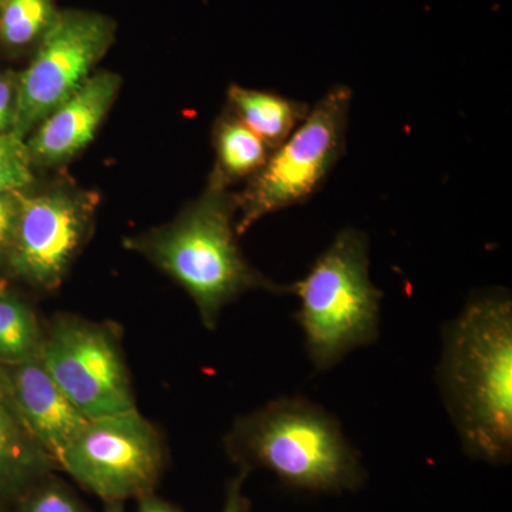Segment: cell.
Returning a JSON list of instances; mask_svg holds the SVG:
<instances>
[{
	"instance_id": "obj_1",
	"label": "cell",
	"mask_w": 512,
	"mask_h": 512,
	"mask_svg": "<svg viewBox=\"0 0 512 512\" xmlns=\"http://www.w3.org/2000/svg\"><path fill=\"white\" fill-rule=\"evenodd\" d=\"M439 384L467 456L512 454V302L503 289L473 296L443 333Z\"/></svg>"
},
{
	"instance_id": "obj_2",
	"label": "cell",
	"mask_w": 512,
	"mask_h": 512,
	"mask_svg": "<svg viewBox=\"0 0 512 512\" xmlns=\"http://www.w3.org/2000/svg\"><path fill=\"white\" fill-rule=\"evenodd\" d=\"M235 215V195L210 183L170 225L127 241L128 248L146 255L191 296L202 325L210 330L222 309L244 293L291 292V286L272 282L248 264L238 247Z\"/></svg>"
},
{
	"instance_id": "obj_3",
	"label": "cell",
	"mask_w": 512,
	"mask_h": 512,
	"mask_svg": "<svg viewBox=\"0 0 512 512\" xmlns=\"http://www.w3.org/2000/svg\"><path fill=\"white\" fill-rule=\"evenodd\" d=\"M225 448L244 470L265 468L299 490L342 493L356 490L365 477L339 421L302 397H281L241 417Z\"/></svg>"
},
{
	"instance_id": "obj_4",
	"label": "cell",
	"mask_w": 512,
	"mask_h": 512,
	"mask_svg": "<svg viewBox=\"0 0 512 512\" xmlns=\"http://www.w3.org/2000/svg\"><path fill=\"white\" fill-rule=\"evenodd\" d=\"M369 239L345 228L291 286L301 301L295 318L313 366L328 370L379 338L383 293L369 276Z\"/></svg>"
},
{
	"instance_id": "obj_5",
	"label": "cell",
	"mask_w": 512,
	"mask_h": 512,
	"mask_svg": "<svg viewBox=\"0 0 512 512\" xmlns=\"http://www.w3.org/2000/svg\"><path fill=\"white\" fill-rule=\"evenodd\" d=\"M350 104L348 86L332 87L288 140L272 151L247 188L235 195L238 235L266 215L301 204L318 190L345 153Z\"/></svg>"
},
{
	"instance_id": "obj_6",
	"label": "cell",
	"mask_w": 512,
	"mask_h": 512,
	"mask_svg": "<svg viewBox=\"0 0 512 512\" xmlns=\"http://www.w3.org/2000/svg\"><path fill=\"white\" fill-rule=\"evenodd\" d=\"M167 461L163 437L137 409L87 421L57 467L104 504L156 491Z\"/></svg>"
},
{
	"instance_id": "obj_7",
	"label": "cell",
	"mask_w": 512,
	"mask_h": 512,
	"mask_svg": "<svg viewBox=\"0 0 512 512\" xmlns=\"http://www.w3.org/2000/svg\"><path fill=\"white\" fill-rule=\"evenodd\" d=\"M116 22L92 10H59L16 83L10 133L22 140L93 74L116 39Z\"/></svg>"
},
{
	"instance_id": "obj_8",
	"label": "cell",
	"mask_w": 512,
	"mask_h": 512,
	"mask_svg": "<svg viewBox=\"0 0 512 512\" xmlns=\"http://www.w3.org/2000/svg\"><path fill=\"white\" fill-rule=\"evenodd\" d=\"M40 362L89 420L137 409L114 326L60 315L45 332Z\"/></svg>"
},
{
	"instance_id": "obj_9",
	"label": "cell",
	"mask_w": 512,
	"mask_h": 512,
	"mask_svg": "<svg viewBox=\"0 0 512 512\" xmlns=\"http://www.w3.org/2000/svg\"><path fill=\"white\" fill-rule=\"evenodd\" d=\"M96 205V197L83 192H20L8 258L13 274L43 291L59 288L89 238Z\"/></svg>"
},
{
	"instance_id": "obj_10",
	"label": "cell",
	"mask_w": 512,
	"mask_h": 512,
	"mask_svg": "<svg viewBox=\"0 0 512 512\" xmlns=\"http://www.w3.org/2000/svg\"><path fill=\"white\" fill-rule=\"evenodd\" d=\"M120 86L119 74H92L36 128L26 143L32 164L64 163L89 146L113 106Z\"/></svg>"
},
{
	"instance_id": "obj_11",
	"label": "cell",
	"mask_w": 512,
	"mask_h": 512,
	"mask_svg": "<svg viewBox=\"0 0 512 512\" xmlns=\"http://www.w3.org/2000/svg\"><path fill=\"white\" fill-rule=\"evenodd\" d=\"M6 373L20 417L57 464L64 448L89 419L57 386L39 357L19 365L6 366Z\"/></svg>"
},
{
	"instance_id": "obj_12",
	"label": "cell",
	"mask_w": 512,
	"mask_h": 512,
	"mask_svg": "<svg viewBox=\"0 0 512 512\" xmlns=\"http://www.w3.org/2000/svg\"><path fill=\"white\" fill-rule=\"evenodd\" d=\"M57 464L33 437L12 393L0 390V505L12 507L30 488L52 476Z\"/></svg>"
},
{
	"instance_id": "obj_13",
	"label": "cell",
	"mask_w": 512,
	"mask_h": 512,
	"mask_svg": "<svg viewBox=\"0 0 512 512\" xmlns=\"http://www.w3.org/2000/svg\"><path fill=\"white\" fill-rule=\"evenodd\" d=\"M228 101L231 113L254 131L271 151L282 146L311 111L302 101L238 84L229 87Z\"/></svg>"
},
{
	"instance_id": "obj_14",
	"label": "cell",
	"mask_w": 512,
	"mask_h": 512,
	"mask_svg": "<svg viewBox=\"0 0 512 512\" xmlns=\"http://www.w3.org/2000/svg\"><path fill=\"white\" fill-rule=\"evenodd\" d=\"M214 141L217 167L211 183L224 188L242 178L254 177L272 153L264 141L234 114H228L218 121Z\"/></svg>"
},
{
	"instance_id": "obj_15",
	"label": "cell",
	"mask_w": 512,
	"mask_h": 512,
	"mask_svg": "<svg viewBox=\"0 0 512 512\" xmlns=\"http://www.w3.org/2000/svg\"><path fill=\"white\" fill-rule=\"evenodd\" d=\"M45 330L22 299L0 291V365L13 366L37 359Z\"/></svg>"
},
{
	"instance_id": "obj_16",
	"label": "cell",
	"mask_w": 512,
	"mask_h": 512,
	"mask_svg": "<svg viewBox=\"0 0 512 512\" xmlns=\"http://www.w3.org/2000/svg\"><path fill=\"white\" fill-rule=\"evenodd\" d=\"M57 13L55 0H5L0 8V40L10 47L39 43Z\"/></svg>"
},
{
	"instance_id": "obj_17",
	"label": "cell",
	"mask_w": 512,
	"mask_h": 512,
	"mask_svg": "<svg viewBox=\"0 0 512 512\" xmlns=\"http://www.w3.org/2000/svg\"><path fill=\"white\" fill-rule=\"evenodd\" d=\"M32 183V160L26 140L10 131L0 134V195L22 192Z\"/></svg>"
},
{
	"instance_id": "obj_18",
	"label": "cell",
	"mask_w": 512,
	"mask_h": 512,
	"mask_svg": "<svg viewBox=\"0 0 512 512\" xmlns=\"http://www.w3.org/2000/svg\"><path fill=\"white\" fill-rule=\"evenodd\" d=\"M16 508V512H89L79 498L53 476L30 488Z\"/></svg>"
},
{
	"instance_id": "obj_19",
	"label": "cell",
	"mask_w": 512,
	"mask_h": 512,
	"mask_svg": "<svg viewBox=\"0 0 512 512\" xmlns=\"http://www.w3.org/2000/svg\"><path fill=\"white\" fill-rule=\"evenodd\" d=\"M19 194L0 195V264L8 262L19 215Z\"/></svg>"
},
{
	"instance_id": "obj_20",
	"label": "cell",
	"mask_w": 512,
	"mask_h": 512,
	"mask_svg": "<svg viewBox=\"0 0 512 512\" xmlns=\"http://www.w3.org/2000/svg\"><path fill=\"white\" fill-rule=\"evenodd\" d=\"M16 83L18 80L15 82L9 76L0 74V134L8 133L12 128L16 107Z\"/></svg>"
},
{
	"instance_id": "obj_21",
	"label": "cell",
	"mask_w": 512,
	"mask_h": 512,
	"mask_svg": "<svg viewBox=\"0 0 512 512\" xmlns=\"http://www.w3.org/2000/svg\"><path fill=\"white\" fill-rule=\"evenodd\" d=\"M249 471L241 468L237 477L232 478L228 483L227 495H225L224 508L222 512H248L249 501L242 493L244 481L247 480Z\"/></svg>"
},
{
	"instance_id": "obj_22",
	"label": "cell",
	"mask_w": 512,
	"mask_h": 512,
	"mask_svg": "<svg viewBox=\"0 0 512 512\" xmlns=\"http://www.w3.org/2000/svg\"><path fill=\"white\" fill-rule=\"evenodd\" d=\"M137 501V512H183L177 505L168 503L164 498L158 497L156 493L138 498Z\"/></svg>"
},
{
	"instance_id": "obj_23",
	"label": "cell",
	"mask_w": 512,
	"mask_h": 512,
	"mask_svg": "<svg viewBox=\"0 0 512 512\" xmlns=\"http://www.w3.org/2000/svg\"><path fill=\"white\" fill-rule=\"evenodd\" d=\"M0 390H8L10 392L8 373H6V367L2 365H0Z\"/></svg>"
},
{
	"instance_id": "obj_24",
	"label": "cell",
	"mask_w": 512,
	"mask_h": 512,
	"mask_svg": "<svg viewBox=\"0 0 512 512\" xmlns=\"http://www.w3.org/2000/svg\"><path fill=\"white\" fill-rule=\"evenodd\" d=\"M104 512H126V510H124V503H110L106 504Z\"/></svg>"
},
{
	"instance_id": "obj_25",
	"label": "cell",
	"mask_w": 512,
	"mask_h": 512,
	"mask_svg": "<svg viewBox=\"0 0 512 512\" xmlns=\"http://www.w3.org/2000/svg\"><path fill=\"white\" fill-rule=\"evenodd\" d=\"M10 507H3V505H0V512H12L9 510Z\"/></svg>"
},
{
	"instance_id": "obj_26",
	"label": "cell",
	"mask_w": 512,
	"mask_h": 512,
	"mask_svg": "<svg viewBox=\"0 0 512 512\" xmlns=\"http://www.w3.org/2000/svg\"><path fill=\"white\" fill-rule=\"evenodd\" d=\"M3 2H5V0H0V8H2Z\"/></svg>"
}]
</instances>
